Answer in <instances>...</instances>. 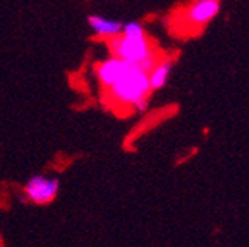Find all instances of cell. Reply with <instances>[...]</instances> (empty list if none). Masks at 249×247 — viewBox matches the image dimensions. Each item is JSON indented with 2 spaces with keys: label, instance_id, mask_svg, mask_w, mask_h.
Instances as JSON below:
<instances>
[{
  "label": "cell",
  "instance_id": "3957f363",
  "mask_svg": "<svg viewBox=\"0 0 249 247\" xmlns=\"http://www.w3.org/2000/svg\"><path fill=\"white\" fill-rule=\"evenodd\" d=\"M59 190V181L55 178L46 176H33L25 185L27 197L36 204H48L51 203Z\"/></svg>",
  "mask_w": 249,
  "mask_h": 247
},
{
  "label": "cell",
  "instance_id": "277c9868",
  "mask_svg": "<svg viewBox=\"0 0 249 247\" xmlns=\"http://www.w3.org/2000/svg\"><path fill=\"white\" fill-rule=\"evenodd\" d=\"M221 11L220 0H195V2L187 8L184 18L193 27L202 28L208 25Z\"/></svg>",
  "mask_w": 249,
  "mask_h": 247
},
{
  "label": "cell",
  "instance_id": "6da1fadb",
  "mask_svg": "<svg viewBox=\"0 0 249 247\" xmlns=\"http://www.w3.org/2000/svg\"><path fill=\"white\" fill-rule=\"evenodd\" d=\"M106 90L114 104L123 108H132L135 111L147 110L148 95L153 92L148 71L135 64H131L120 79Z\"/></svg>",
  "mask_w": 249,
  "mask_h": 247
},
{
  "label": "cell",
  "instance_id": "8992f818",
  "mask_svg": "<svg viewBox=\"0 0 249 247\" xmlns=\"http://www.w3.org/2000/svg\"><path fill=\"white\" fill-rule=\"evenodd\" d=\"M88 24L92 28V32L98 37H106V39H111V37L122 34V30H123V22L107 19L98 15H90L88 18Z\"/></svg>",
  "mask_w": 249,
  "mask_h": 247
},
{
  "label": "cell",
  "instance_id": "52a82bcc",
  "mask_svg": "<svg viewBox=\"0 0 249 247\" xmlns=\"http://www.w3.org/2000/svg\"><path fill=\"white\" fill-rule=\"evenodd\" d=\"M174 68V63L171 59H159L158 63L154 64V67L148 71V79L153 90H159L166 86L171 73Z\"/></svg>",
  "mask_w": 249,
  "mask_h": 247
},
{
  "label": "cell",
  "instance_id": "7a4b0ae2",
  "mask_svg": "<svg viewBox=\"0 0 249 247\" xmlns=\"http://www.w3.org/2000/svg\"><path fill=\"white\" fill-rule=\"evenodd\" d=\"M108 49L111 55L126 61V63L142 67L150 71L154 64L159 61L158 53L154 52L150 40L145 37H131L119 34L116 37L108 39Z\"/></svg>",
  "mask_w": 249,
  "mask_h": 247
},
{
  "label": "cell",
  "instance_id": "5b68a950",
  "mask_svg": "<svg viewBox=\"0 0 249 247\" xmlns=\"http://www.w3.org/2000/svg\"><path fill=\"white\" fill-rule=\"evenodd\" d=\"M131 66V63H126L114 55H111L108 59L103 61V63L97 67V77L101 83V86L104 89H108L110 86H113L120 76L128 70V67Z\"/></svg>",
  "mask_w": 249,
  "mask_h": 247
},
{
  "label": "cell",
  "instance_id": "9c48e42d",
  "mask_svg": "<svg viewBox=\"0 0 249 247\" xmlns=\"http://www.w3.org/2000/svg\"><path fill=\"white\" fill-rule=\"evenodd\" d=\"M220 2H221V0H220Z\"/></svg>",
  "mask_w": 249,
  "mask_h": 247
},
{
  "label": "cell",
  "instance_id": "ba28073f",
  "mask_svg": "<svg viewBox=\"0 0 249 247\" xmlns=\"http://www.w3.org/2000/svg\"><path fill=\"white\" fill-rule=\"evenodd\" d=\"M122 34L131 36V37H145V30L144 25L138 21H129L126 24H123Z\"/></svg>",
  "mask_w": 249,
  "mask_h": 247
}]
</instances>
